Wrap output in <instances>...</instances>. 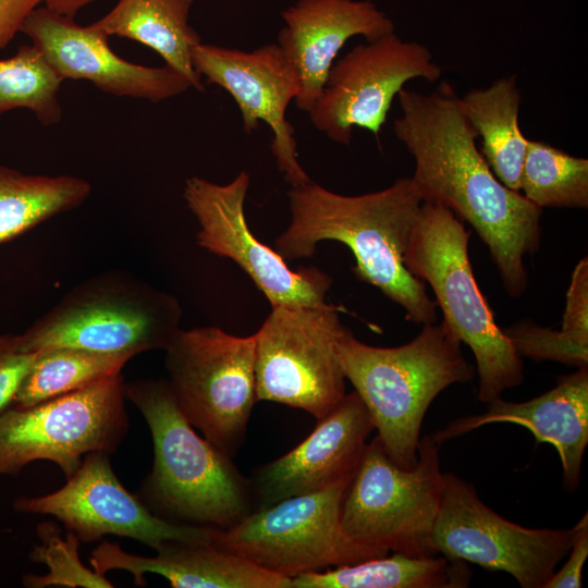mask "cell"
Masks as SVG:
<instances>
[{"label": "cell", "mask_w": 588, "mask_h": 588, "mask_svg": "<svg viewBox=\"0 0 588 588\" xmlns=\"http://www.w3.org/2000/svg\"><path fill=\"white\" fill-rule=\"evenodd\" d=\"M21 32L62 79H86L103 93L151 102L192 88L184 75L167 64L154 68L126 61L113 52L109 36L93 24L81 26L45 5L27 16Z\"/></svg>", "instance_id": "e0dca14e"}, {"label": "cell", "mask_w": 588, "mask_h": 588, "mask_svg": "<svg viewBox=\"0 0 588 588\" xmlns=\"http://www.w3.org/2000/svg\"><path fill=\"white\" fill-rule=\"evenodd\" d=\"M470 234L448 207L422 201L403 260L414 277L430 285L443 320L473 351L478 399L490 403L523 383L524 367L476 282L468 255Z\"/></svg>", "instance_id": "5b68a950"}, {"label": "cell", "mask_w": 588, "mask_h": 588, "mask_svg": "<svg viewBox=\"0 0 588 588\" xmlns=\"http://www.w3.org/2000/svg\"><path fill=\"white\" fill-rule=\"evenodd\" d=\"M248 186L245 171L224 185L198 176L185 181L183 196L199 224L198 246L236 262L271 307L328 305L329 274L316 267L291 269L275 249L253 235L244 212Z\"/></svg>", "instance_id": "5bb4252c"}, {"label": "cell", "mask_w": 588, "mask_h": 588, "mask_svg": "<svg viewBox=\"0 0 588 588\" xmlns=\"http://www.w3.org/2000/svg\"><path fill=\"white\" fill-rule=\"evenodd\" d=\"M342 309L272 307L255 333L257 401L298 408L317 420L341 402L346 394L338 352Z\"/></svg>", "instance_id": "8fae6325"}, {"label": "cell", "mask_w": 588, "mask_h": 588, "mask_svg": "<svg viewBox=\"0 0 588 588\" xmlns=\"http://www.w3.org/2000/svg\"><path fill=\"white\" fill-rule=\"evenodd\" d=\"M568 559L565 564L554 572L543 588H579L583 586V568L588 556V515L575 524V534Z\"/></svg>", "instance_id": "d6a6232c"}, {"label": "cell", "mask_w": 588, "mask_h": 588, "mask_svg": "<svg viewBox=\"0 0 588 588\" xmlns=\"http://www.w3.org/2000/svg\"><path fill=\"white\" fill-rule=\"evenodd\" d=\"M519 192L541 209L587 208L588 160L528 139Z\"/></svg>", "instance_id": "4316f807"}, {"label": "cell", "mask_w": 588, "mask_h": 588, "mask_svg": "<svg viewBox=\"0 0 588 588\" xmlns=\"http://www.w3.org/2000/svg\"><path fill=\"white\" fill-rule=\"evenodd\" d=\"M90 193L77 176L25 174L0 164V243L78 207Z\"/></svg>", "instance_id": "d4e9b609"}, {"label": "cell", "mask_w": 588, "mask_h": 588, "mask_svg": "<svg viewBox=\"0 0 588 588\" xmlns=\"http://www.w3.org/2000/svg\"><path fill=\"white\" fill-rule=\"evenodd\" d=\"M467 562L432 555H392L293 577V588H461L470 583Z\"/></svg>", "instance_id": "cb8c5ba5"}, {"label": "cell", "mask_w": 588, "mask_h": 588, "mask_svg": "<svg viewBox=\"0 0 588 588\" xmlns=\"http://www.w3.org/2000/svg\"><path fill=\"white\" fill-rule=\"evenodd\" d=\"M62 81L34 45L19 47L14 56L0 59V115L27 109L45 126L59 123Z\"/></svg>", "instance_id": "83f0119b"}, {"label": "cell", "mask_w": 588, "mask_h": 588, "mask_svg": "<svg viewBox=\"0 0 588 588\" xmlns=\"http://www.w3.org/2000/svg\"><path fill=\"white\" fill-rule=\"evenodd\" d=\"M17 512L51 515L81 542L105 535L132 538L157 550L170 540L213 541L216 527L172 522L152 513L115 476L109 454L90 452L59 490L39 497H20Z\"/></svg>", "instance_id": "9a60e30c"}, {"label": "cell", "mask_w": 588, "mask_h": 588, "mask_svg": "<svg viewBox=\"0 0 588 588\" xmlns=\"http://www.w3.org/2000/svg\"><path fill=\"white\" fill-rule=\"evenodd\" d=\"M569 529L527 528L510 522L478 497L475 487L444 473L441 507L432 531L437 554L512 575L522 588H543L568 553Z\"/></svg>", "instance_id": "7c38bea8"}, {"label": "cell", "mask_w": 588, "mask_h": 588, "mask_svg": "<svg viewBox=\"0 0 588 588\" xmlns=\"http://www.w3.org/2000/svg\"><path fill=\"white\" fill-rule=\"evenodd\" d=\"M95 0H46L45 7L63 16L74 19L77 12Z\"/></svg>", "instance_id": "e575fe53"}, {"label": "cell", "mask_w": 588, "mask_h": 588, "mask_svg": "<svg viewBox=\"0 0 588 588\" xmlns=\"http://www.w3.org/2000/svg\"><path fill=\"white\" fill-rule=\"evenodd\" d=\"M133 358L75 347L37 353L13 399L11 407H29L121 373Z\"/></svg>", "instance_id": "484cf974"}, {"label": "cell", "mask_w": 588, "mask_h": 588, "mask_svg": "<svg viewBox=\"0 0 588 588\" xmlns=\"http://www.w3.org/2000/svg\"><path fill=\"white\" fill-rule=\"evenodd\" d=\"M177 298L123 270H110L72 287L19 334L23 350L75 347L132 357L166 350L179 332Z\"/></svg>", "instance_id": "8992f818"}, {"label": "cell", "mask_w": 588, "mask_h": 588, "mask_svg": "<svg viewBox=\"0 0 588 588\" xmlns=\"http://www.w3.org/2000/svg\"><path fill=\"white\" fill-rule=\"evenodd\" d=\"M393 130L413 156L412 176L424 201H437L468 222L489 249L506 293L522 296L525 257L539 249L542 209L509 189L476 146L477 134L451 85L425 95L402 88Z\"/></svg>", "instance_id": "6da1fadb"}, {"label": "cell", "mask_w": 588, "mask_h": 588, "mask_svg": "<svg viewBox=\"0 0 588 588\" xmlns=\"http://www.w3.org/2000/svg\"><path fill=\"white\" fill-rule=\"evenodd\" d=\"M503 331L520 358L553 360L576 368L588 366V346L577 343L562 330L520 321Z\"/></svg>", "instance_id": "f546056e"}, {"label": "cell", "mask_w": 588, "mask_h": 588, "mask_svg": "<svg viewBox=\"0 0 588 588\" xmlns=\"http://www.w3.org/2000/svg\"><path fill=\"white\" fill-rule=\"evenodd\" d=\"M354 475L256 509L236 524L217 528L213 543L291 578L387 555L353 541L342 529V503Z\"/></svg>", "instance_id": "ba28073f"}, {"label": "cell", "mask_w": 588, "mask_h": 588, "mask_svg": "<svg viewBox=\"0 0 588 588\" xmlns=\"http://www.w3.org/2000/svg\"><path fill=\"white\" fill-rule=\"evenodd\" d=\"M164 352L167 381L180 409L233 457L257 402L255 334L236 336L218 327L180 329Z\"/></svg>", "instance_id": "9c48e42d"}, {"label": "cell", "mask_w": 588, "mask_h": 588, "mask_svg": "<svg viewBox=\"0 0 588 588\" xmlns=\"http://www.w3.org/2000/svg\"><path fill=\"white\" fill-rule=\"evenodd\" d=\"M561 330L581 345L588 346V259L576 265L568 290Z\"/></svg>", "instance_id": "1f68e13d"}, {"label": "cell", "mask_w": 588, "mask_h": 588, "mask_svg": "<svg viewBox=\"0 0 588 588\" xmlns=\"http://www.w3.org/2000/svg\"><path fill=\"white\" fill-rule=\"evenodd\" d=\"M278 46L298 79L295 98L308 112L320 96L344 44L354 36L371 41L394 33L393 21L368 0H299L282 12Z\"/></svg>", "instance_id": "d6986e66"}, {"label": "cell", "mask_w": 588, "mask_h": 588, "mask_svg": "<svg viewBox=\"0 0 588 588\" xmlns=\"http://www.w3.org/2000/svg\"><path fill=\"white\" fill-rule=\"evenodd\" d=\"M194 0H118L93 25L110 36L140 42L155 50L166 64L203 91L200 75L193 66V49L201 42L188 17Z\"/></svg>", "instance_id": "7402d4cb"}, {"label": "cell", "mask_w": 588, "mask_h": 588, "mask_svg": "<svg viewBox=\"0 0 588 588\" xmlns=\"http://www.w3.org/2000/svg\"><path fill=\"white\" fill-rule=\"evenodd\" d=\"M461 111L481 137V154L497 179L509 189H520L528 138L518 124L520 91L516 76L469 90L458 98Z\"/></svg>", "instance_id": "603a6c76"}, {"label": "cell", "mask_w": 588, "mask_h": 588, "mask_svg": "<svg viewBox=\"0 0 588 588\" xmlns=\"http://www.w3.org/2000/svg\"><path fill=\"white\" fill-rule=\"evenodd\" d=\"M461 340L442 320L422 324L408 343L377 347L343 327L338 342L340 364L367 407L389 457L401 468L417 462L420 428L432 401L448 387L474 379Z\"/></svg>", "instance_id": "277c9868"}, {"label": "cell", "mask_w": 588, "mask_h": 588, "mask_svg": "<svg viewBox=\"0 0 588 588\" xmlns=\"http://www.w3.org/2000/svg\"><path fill=\"white\" fill-rule=\"evenodd\" d=\"M145 418L154 465L138 497L156 515L182 524L230 527L256 510L249 479L232 457L198 436L164 379L124 383Z\"/></svg>", "instance_id": "3957f363"}, {"label": "cell", "mask_w": 588, "mask_h": 588, "mask_svg": "<svg viewBox=\"0 0 588 588\" xmlns=\"http://www.w3.org/2000/svg\"><path fill=\"white\" fill-rule=\"evenodd\" d=\"M46 0H0V49L14 38L27 16Z\"/></svg>", "instance_id": "836d02e7"}, {"label": "cell", "mask_w": 588, "mask_h": 588, "mask_svg": "<svg viewBox=\"0 0 588 588\" xmlns=\"http://www.w3.org/2000/svg\"><path fill=\"white\" fill-rule=\"evenodd\" d=\"M443 490L439 444L432 436L419 440L411 469L397 466L377 436L367 443L345 493L342 529L362 546L416 558L437 555L432 531Z\"/></svg>", "instance_id": "52a82bcc"}, {"label": "cell", "mask_w": 588, "mask_h": 588, "mask_svg": "<svg viewBox=\"0 0 588 588\" xmlns=\"http://www.w3.org/2000/svg\"><path fill=\"white\" fill-rule=\"evenodd\" d=\"M37 534L42 540L41 546H35L30 560L45 563L49 573L44 576L27 574L23 577L26 587L41 588L46 586L65 587H100L111 588L113 585L106 576L85 567L78 558L79 539L72 531L61 538L60 528L50 522L38 525Z\"/></svg>", "instance_id": "f1b7e54d"}, {"label": "cell", "mask_w": 588, "mask_h": 588, "mask_svg": "<svg viewBox=\"0 0 588 588\" xmlns=\"http://www.w3.org/2000/svg\"><path fill=\"white\" fill-rule=\"evenodd\" d=\"M375 429L371 416L353 391L293 450L254 470L249 478L256 509L317 492L354 475Z\"/></svg>", "instance_id": "ac0fdd59"}, {"label": "cell", "mask_w": 588, "mask_h": 588, "mask_svg": "<svg viewBox=\"0 0 588 588\" xmlns=\"http://www.w3.org/2000/svg\"><path fill=\"white\" fill-rule=\"evenodd\" d=\"M487 404L485 413L452 420L432 436L433 440L440 445L492 422L523 426L537 443L555 448L564 488L577 489L588 444V366L558 377L554 388L529 401L507 402L500 396Z\"/></svg>", "instance_id": "ffe728a7"}, {"label": "cell", "mask_w": 588, "mask_h": 588, "mask_svg": "<svg viewBox=\"0 0 588 588\" xmlns=\"http://www.w3.org/2000/svg\"><path fill=\"white\" fill-rule=\"evenodd\" d=\"M155 556L123 551L118 543L102 541L89 558L94 571L102 576L124 569L135 585H146L147 573L164 577L175 588H293V579L268 571L231 553L213 541L170 540L156 550Z\"/></svg>", "instance_id": "44dd1931"}, {"label": "cell", "mask_w": 588, "mask_h": 588, "mask_svg": "<svg viewBox=\"0 0 588 588\" xmlns=\"http://www.w3.org/2000/svg\"><path fill=\"white\" fill-rule=\"evenodd\" d=\"M37 353L23 350L19 334L0 335V415L11 407Z\"/></svg>", "instance_id": "4dcf8cb0"}, {"label": "cell", "mask_w": 588, "mask_h": 588, "mask_svg": "<svg viewBox=\"0 0 588 588\" xmlns=\"http://www.w3.org/2000/svg\"><path fill=\"white\" fill-rule=\"evenodd\" d=\"M193 66L207 82L226 90L238 106L243 127L250 134L264 121L273 138L272 154L292 187L311 180L297 161L294 127L286 119L289 103L297 96L298 79L278 44L250 52L198 44Z\"/></svg>", "instance_id": "2e32d148"}, {"label": "cell", "mask_w": 588, "mask_h": 588, "mask_svg": "<svg viewBox=\"0 0 588 588\" xmlns=\"http://www.w3.org/2000/svg\"><path fill=\"white\" fill-rule=\"evenodd\" d=\"M441 68L429 49L395 33L355 46L333 62L322 91L308 111L314 126L330 139L350 145L354 127L376 137L391 105L413 78L437 82Z\"/></svg>", "instance_id": "4fadbf2b"}, {"label": "cell", "mask_w": 588, "mask_h": 588, "mask_svg": "<svg viewBox=\"0 0 588 588\" xmlns=\"http://www.w3.org/2000/svg\"><path fill=\"white\" fill-rule=\"evenodd\" d=\"M289 199L291 221L275 240V250L285 261L311 257L323 241L343 243L355 257V275L400 305L406 320L436 322V301L403 260L424 201L412 176L358 196L336 194L310 181L292 187Z\"/></svg>", "instance_id": "7a4b0ae2"}, {"label": "cell", "mask_w": 588, "mask_h": 588, "mask_svg": "<svg viewBox=\"0 0 588 588\" xmlns=\"http://www.w3.org/2000/svg\"><path fill=\"white\" fill-rule=\"evenodd\" d=\"M127 430L121 373L29 407H10L0 415V476L45 460L68 479L83 455L113 453Z\"/></svg>", "instance_id": "30bf717a"}]
</instances>
